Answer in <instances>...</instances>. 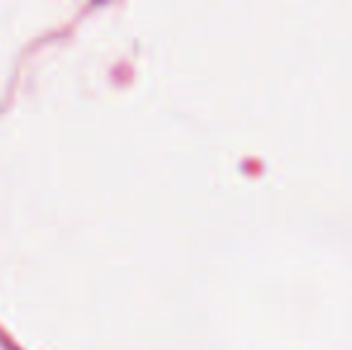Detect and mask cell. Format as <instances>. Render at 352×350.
<instances>
[]
</instances>
